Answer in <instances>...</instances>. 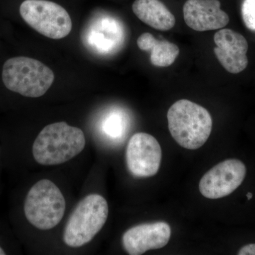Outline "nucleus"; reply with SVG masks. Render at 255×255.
<instances>
[{
  "instance_id": "1a4fd4ad",
  "label": "nucleus",
  "mask_w": 255,
  "mask_h": 255,
  "mask_svg": "<svg viewBox=\"0 0 255 255\" xmlns=\"http://www.w3.org/2000/svg\"><path fill=\"white\" fill-rule=\"evenodd\" d=\"M171 233L170 226L163 221L144 223L128 230L122 238V243L128 254L140 255L167 246Z\"/></svg>"
},
{
  "instance_id": "423d86ee",
  "label": "nucleus",
  "mask_w": 255,
  "mask_h": 255,
  "mask_svg": "<svg viewBox=\"0 0 255 255\" xmlns=\"http://www.w3.org/2000/svg\"><path fill=\"white\" fill-rule=\"evenodd\" d=\"M21 17L28 26L52 39L70 34L72 19L63 6L47 0H25L19 7Z\"/></svg>"
},
{
  "instance_id": "9b49d317",
  "label": "nucleus",
  "mask_w": 255,
  "mask_h": 255,
  "mask_svg": "<svg viewBox=\"0 0 255 255\" xmlns=\"http://www.w3.org/2000/svg\"><path fill=\"white\" fill-rule=\"evenodd\" d=\"M219 0H187L183 6L186 24L196 31L221 29L230 21Z\"/></svg>"
},
{
  "instance_id": "f257e3e1",
  "label": "nucleus",
  "mask_w": 255,
  "mask_h": 255,
  "mask_svg": "<svg viewBox=\"0 0 255 255\" xmlns=\"http://www.w3.org/2000/svg\"><path fill=\"white\" fill-rule=\"evenodd\" d=\"M86 144L85 133L65 122L46 126L33 142V157L42 165H58L79 155Z\"/></svg>"
},
{
  "instance_id": "7ed1b4c3",
  "label": "nucleus",
  "mask_w": 255,
  "mask_h": 255,
  "mask_svg": "<svg viewBox=\"0 0 255 255\" xmlns=\"http://www.w3.org/2000/svg\"><path fill=\"white\" fill-rule=\"evenodd\" d=\"M3 83L10 91L31 98L46 94L54 81L51 69L33 58L18 56L9 58L3 65Z\"/></svg>"
},
{
  "instance_id": "ddd939ff",
  "label": "nucleus",
  "mask_w": 255,
  "mask_h": 255,
  "mask_svg": "<svg viewBox=\"0 0 255 255\" xmlns=\"http://www.w3.org/2000/svg\"><path fill=\"white\" fill-rule=\"evenodd\" d=\"M132 9L140 21L156 30L169 31L175 25L173 14L160 0H135Z\"/></svg>"
},
{
  "instance_id": "f03ea898",
  "label": "nucleus",
  "mask_w": 255,
  "mask_h": 255,
  "mask_svg": "<svg viewBox=\"0 0 255 255\" xmlns=\"http://www.w3.org/2000/svg\"><path fill=\"white\" fill-rule=\"evenodd\" d=\"M167 121L174 140L188 150L202 147L212 130V118L207 110L187 100L177 101L172 105Z\"/></svg>"
},
{
  "instance_id": "2eb2a0df",
  "label": "nucleus",
  "mask_w": 255,
  "mask_h": 255,
  "mask_svg": "<svg viewBox=\"0 0 255 255\" xmlns=\"http://www.w3.org/2000/svg\"><path fill=\"white\" fill-rule=\"evenodd\" d=\"M125 117L118 112H111L102 124V130L107 136L114 140L123 137L126 131Z\"/></svg>"
},
{
  "instance_id": "39448f33",
  "label": "nucleus",
  "mask_w": 255,
  "mask_h": 255,
  "mask_svg": "<svg viewBox=\"0 0 255 255\" xmlns=\"http://www.w3.org/2000/svg\"><path fill=\"white\" fill-rule=\"evenodd\" d=\"M66 202L59 188L49 180L41 179L28 191L25 199V216L38 229L55 228L63 219Z\"/></svg>"
},
{
  "instance_id": "6e6552de",
  "label": "nucleus",
  "mask_w": 255,
  "mask_h": 255,
  "mask_svg": "<svg viewBox=\"0 0 255 255\" xmlns=\"http://www.w3.org/2000/svg\"><path fill=\"white\" fill-rule=\"evenodd\" d=\"M126 159L128 169L134 177H152L160 167L162 149L155 137L146 132H137L129 140Z\"/></svg>"
},
{
  "instance_id": "4468645a",
  "label": "nucleus",
  "mask_w": 255,
  "mask_h": 255,
  "mask_svg": "<svg viewBox=\"0 0 255 255\" xmlns=\"http://www.w3.org/2000/svg\"><path fill=\"white\" fill-rule=\"evenodd\" d=\"M140 50L150 52V61L154 66L166 68L175 62L180 53L179 47L168 41H159L150 33H144L137 39Z\"/></svg>"
},
{
  "instance_id": "f8f14e48",
  "label": "nucleus",
  "mask_w": 255,
  "mask_h": 255,
  "mask_svg": "<svg viewBox=\"0 0 255 255\" xmlns=\"http://www.w3.org/2000/svg\"><path fill=\"white\" fill-rule=\"evenodd\" d=\"M84 44L100 55L112 53L118 50L124 41V31L118 21L112 18H97L84 32Z\"/></svg>"
},
{
  "instance_id": "f3484780",
  "label": "nucleus",
  "mask_w": 255,
  "mask_h": 255,
  "mask_svg": "<svg viewBox=\"0 0 255 255\" xmlns=\"http://www.w3.org/2000/svg\"><path fill=\"white\" fill-rule=\"evenodd\" d=\"M238 255H255V243H251V244L242 247L238 251Z\"/></svg>"
},
{
  "instance_id": "a211bd4d",
  "label": "nucleus",
  "mask_w": 255,
  "mask_h": 255,
  "mask_svg": "<svg viewBox=\"0 0 255 255\" xmlns=\"http://www.w3.org/2000/svg\"><path fill=\"white\" fill-rule=\"evenodd\" d=\"M253 194L251 192H248V194H247V197H248V200H250V199H251L252 198H253Z\"/></svg>"
},
{
  "instance_id": "20e7f679",
  "label": "nucleus",
  "mask_w": 255,
  "mask_h": 255,
  "mask_svg": "<svg viewBox=\"0 0 255 255\" xmlns=\"http://www.w3.org/2000/svg\"><path fill=\"white\" fill-rule=\"evenodd\" d=\"M109 206L100 194L84 198L69 218L63 233V241L70 248H80L90 243L107 221Z\"/></svg>"
},
{
  "instance_id": "dca6fc26",
  "label": "nucleus",
  "mask_w": 255,
  "mask_h": 255,
  "mask_svg": "<svg viewBox=\"0 0 255 255\" xmlns=\"http://www.w3.org/2000/svg\"><path fill=\"white\" fill-rule=\"evenodd\" d=\"M241 13L246 27L251 31H255V0H244Z\"/></svg>"
},
{
  "instance_id": "6ab92c4d",
  "label": "nucleus",
  "mask_w": 255,
  "mask_h": 255,
  "mask_svg": "<svg viewBox=\"0 0 255 255\" xmlns=\"http://www.w3.org/2000/svg\"><path fill=\"white\" fill-rule=\"evenodd\" d=\"M6 255V253H5L4 250L1 248V247L0 246V255Z\"/></svg>"
},
{
  "instance_id": "9d476101",
  "label": "nucleus",
  "mask_w": 255,
  "mask_h": 255,
  "mask_svg": "<svg viewBox=\"0 0 255 255\" xmlns=\"http://www.w3.org/2000/svg\"><path fill=\"white\" fill-rule=\"evenodd\" d=\"M214 53L225 70L241 73L248 67V41L241 33L230 28H221L214 35Z\"/></svg>"
},
{
  "instance_id": "0eeeda50",
  "label": "nucleus",
  "mask_w": 255,
  "mask_h": 255,
  "mask_svg": "<svg viewBox=\"0 0 255 255\" xmlns=\"http://www.w3.org/2000/svg\"><path fill=\"white\" fill-rule=\"evenodd\" d=\"M246 164L238 159H228L220 162L201 178L199 191L204 197L218 199L234 192L244 181Z\"/></svg>"
}]
</instances>
